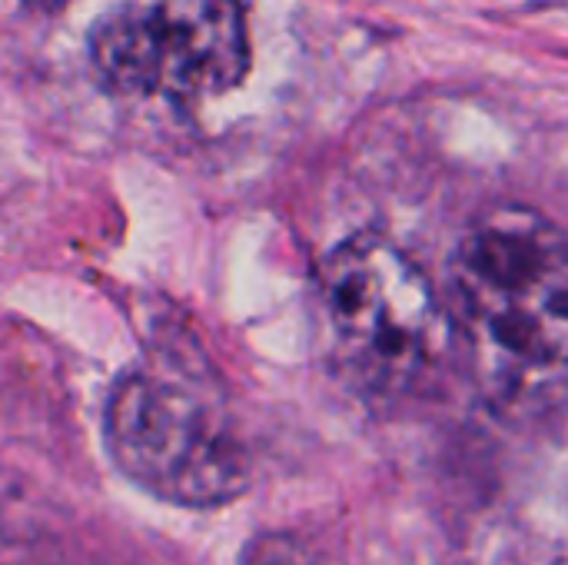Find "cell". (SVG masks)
Here are the masks:
<instances>
[{"instance_id":"obj_4","label":"cell","mask_w":568,"mask_h":565,"mask_svg":"<svg viewBox=\"0 0 568 565\" xmlns=\"http://www.w3.org/2000/svg\"><path fill=\"white\" fill-rule=\"evenodd\" d=\"M150 13L166 57V93H223L246 77L250 37L236 0H156Z\"/></svg>"},{"instance_id":"obj_3","label":"cell","mask_w":568,"mask_h":565,"mask_svg":"<svg viewBox=\"0 0 568 565\" xmlns=\"http://www.w3.org/2000/svg\"><path fill=\"white\" fill-rule=\"evenodd\" d=\"M323 310L349 376L383 396L429 380L453 323L426 273L386 236L356 233L323 263Z\"/></svg>"},{"instance_id":"obj_2","label":"cell","mask_w":568,"mask_h":565,"mask_svg":"<svg viewBox=\"0 0 568 565\" xmlns=\"http://www.w3.org/2000/svg\"><path fill=\"white\" fill-rule=\"evenodd\" d=\"M459 310L496 370L568 376V236L542 213H486L453 256Z\"/></svg>"},{"instance_id":"obj_1","label":"cell","mask_w":568,"mask_h":565,"mask_svg":"<svg viewBox=\"0 0 568 565\" xmlns=\"http://www.w3.org/2000/svg\"><path fill=\"white\" fill-rule=\"evenodd\" d=\"M106 450L126 480L173 506H223L250 480L246 450L213 376L196 373L186 356L156 353L113 383Z\"/></svg>"},{"instance_id":"obj_5","label":"cell","mask_w":568,"mask_h":565,"mask_svg":"<svg viewBox=\"0 0 568 565\" xmlns=\"http://www.w3.org/2000/svg\"><path fill=\"white\" fill-rule=\"evenodd\" d=\"M90 60L116 93H166V57L150 10L120 7L103 13L90 30Z\"/></svg>"}]
</instances>
